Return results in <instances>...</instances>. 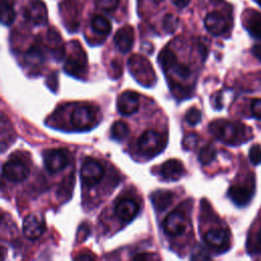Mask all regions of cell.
Wrapping results in <instances>:
<instances>
[{"mask_svg": "<svg viewBox=\"0 0 261 261\" xmlns=\"http://www.w3.org/2000/svg\"><path fill=\"white\" fill-rule=\"evenodd\" d=\"M210 132L221 142L237 146L241 145L251 137V130L241 122H233L224 119H217L210 123Z\"/></svg>", "mask_w": 261, "mask_h": 261, "instance_id": "6da1fadb", "label": "cell"}, {"mask_svg": "<svg viewBox=\"0 0 261 261\" xmlns=\"http://www.w3.org/2000/svg\"><path fill=\"white\" fill-rule=\"evenodd\" d=\"M166 143L167 140L161 133L154 129H147L140 136L138 147L144 154L156 155L164 150Z\"/></svg>", "mask_w": 261, "mask_h": 261, "instance_id": "7a4b0ae2", "label": "cell"}, {"mask_svg": "<svg viewBox=\"0 0 261 261\" xmlns=\"http://www.w3.org/2000/svg\"><path fill=\"white\" fill-rule=\"evenodd\" d=\"M129 69L133 72V75L145 86H151L154 83L155 74L151 63L142 55H133L128 59Z\"/></svg>", "mask_w": 261, "mask_h": 261, "instance_id": "3957f363", "label": "cell"}, {"mask_svg": "<svg viewBox=\"0 0 261 261\" xmlns=\"http://www.w3.org/2000/svg\"><path fill=\"white\" fill-rule=\"evenodd\" d=\"M71 52L65 62L64 70L68 72L71 75L74 76H81L83 73H85L87 68V58L86 54L83 50V48L80 46V44L74 41L71 42Z\"/></svg>", "mask_w": 261, "mask_h": 261, "instance_id": "277c9868", "label": "cell"}, {"mask_svg": "<svg viewBox=\"0 0 261 261\" xmlns=\"http://www.w3.org/2000/svg\"><path fill=\"white\" fill-rule=\"evenodd\" d=\"M3 176L10 181H22L30 175L29 165L19 158L7 160L2 167Z\"/></svg>", "mask_w": 261, "mask_h": 261, "instance_id": "5b68a950", "label": "cell"}, {"mask_svg": "<svg viewBox=\"0 0 261 261\" xmlns=\"http://www.w3.org/2000/svg\"><path fill=\"white\" fill-rule=\"evenodd\" d=\"M69 161V154L64 149H50L44 153V164L48 171L55 173L65 168Z\"/></svg>", "mask_w": 261, "mask_h": 261, "instance_id": "8992f818", "label": "cell"}, {"mask_svg": "<svg viewBox=\"0 0 261 261\" xmlns=\"http://www.w3.org/2000/svg\"><path fill=\"white\" fill-rule=\"evenodd\" d=\"M104 176V168L101 163L93 158H87L81 168V177L88 186H94Z\"/></svg>", "mask_w": 261, "mask_h": 261, "instance_id": "52a82bcc", "label": "cell"}, {"mask_svg": "<svg viewBox=\"0 0 261 261\" xmlns=\"http://www.w3.org/2000/svg\"><path fill=\"white\" fill-rule=\"evenodd\" d=\"M73 127L77 130H87L95 124V113L88 106H76L70 116Z\"/></svg>", "mask_w": 261, "mask_h": 261, "instance_id": "ba28073f", "label": "cell"}, {"mask_svg": "<svg viewBox=\"0 0 261 261\" xmlns=\"http://www.w3.org/2000/svg\"><path fill=\"white\" fill-rule=\"evenodd\" d=\"M188 219L181 211L174 210L170 212L164 220V230L168 236L178 237L188 228Z\"/></svg>", "mask_w": 261, "mask_h": 261, "instance_id": "9c48e42d", "label": "cell"}, {"mask_svg": "<svg viewBox=\"0 0 261 261\" xmlns=\"http://www.w3.org/2000/svg\"><path fill=\"white\" fill-rule=\"evenodd\" d=\"M22 230L28 239H39L46 230V224L43 216L38 213L27 215L22 222Z\"/></svg>", "mask_w": 261, "mask_h": 261, "instance_id": "30bf717a", "label": "cell"}, {"mask_svg": "<svg viewBox=\"0 0 261 261\" xmlns=\"http://www.w3.org/2000/svg\"><path fill=\"white\" fill-rule=\"evenodd\" d=\"M24 17L35 25H44L48 21V12L45 3L41 0H33L23 11Z\"/></svg>", "mask_w": 261, "mask_h": 261, "instance_id": "8fae6325", "label": "cell"}, {"mask_svg": "<svg viewBox=\"0 0 261 261\" xmlns=\"http://www.w3.org/2000/svg\"><path fill=\"white\" fill-rule=\"evenodd\" d=\"M139 94L134 91H125L117 98V110L122 115H132L138 111L140 105Z\"/></svg>", "mask_w": 261, "mask_h": 261, "instance_id": "7c38bea8", "label": "cell"}, {"mask_svg": "<svg viewBox=\"0 0 261 261\" xmlns=\"http://www.w3.org/2000/svg\"><path fill=\"white\" fill-rule=\"evenodd\" d=\"M204 24L206 30L214 36H220L228 29L227 19L217 11L208 13L204 19Z\"/></svg>", "mask_w": 261, "mask_h": 261, "instance_id": "4fadbf2b", "label": "cell"}, {"mask_svg": "<svg viewBox=\"0 0 261 261\" xmlns=\"http://www.w3.org/2000/svg\"><path fill=\"white\" fill-rule=\"evenodd\" d=\"M204 240L207 245L214 248L215 250L223 251L228 248L229 236L227 230L223 228H212L205 233Z\"/></svg>", "mask_w": 261, "mask_h": 261, "instance_id": "5bb4252c", "label": "cell"}, {"mask_svg": "<svg viewBox=\"0 0 261 261\" xmlns=\"http://www.w3.org/2000/svg\"><path fill=\"white\" fill-rule=\"evenodd\" d=\"M135 32L133 27L124 25L114 35V44L121 53H127L134 46Z\"/></svg>", "mask_w": 261, "mask_h": 261, "instance_id": "9a60e30c", "label": "cell"}, {"mask_svg": "<svg viewBox=\"0 0 261 261\" xmlns=\"http://www.w3.org/2000/svg\"><path fill=\"white\" fill-rule=\"evenodd\" d=\"M254 195V186L236 185L228 190V197L238 206H246Z\"/></svg>", "mask_w": 261, "mask_h": 261, "instance_id": "2e32d148", "label": "cell"}, {"mask_svg": "<svg viewBox=\"0 0 261 261\" xmlns=\"http://www.w3.org/2000/svg\"><path fill=\"white\" fill-rule=\"evenodd\" d=\"M139 212V206L137 202L129 198L120 199L115 205V213L117 217L125 222L132 221Z\"/></svg>", "mask_w": 261, "mask_h": 261, "instance_id": "e0dca14e", "label": "cell"}, {"mask_svg": "<svg viewBox=\"0 0 261 261\" xmlns=\"http://www.w3.org/2000/svg\"><path fill=\"white\" fill-rule=\"evenodd\" d=\"M47 47L56 60H61L65 54V47L59 33L51 28L47 33Z\"/></svg>", "mask_w": 261, "mask_h": 261, "instance_id": "ac0fdd59", "label": "cell"}, {"mask_svg": "<svg viewBox=\"0 0 261 261\" xmlns=\"http://www.w3.org/2000/svg\"><path fill=\"white\" fill-rule=\"evenodd\" d=\"M161 173L164 178L169 180H177L185 173L182 163L177 159H169L165 161L161 168Z\"/></svg>", "mask_w": 261, "mask_h": 261, "instance_id": "d6986e66", "label": "cell"}, {"mask_svg": "<svg viewBox=\"0 0 261 261\" xmlns=\"http://www.w3.org/2000/svg\"><path fill=\"white\" fill-rule=\"evenodd\" d=\"M150 199L155 210L158 212H161L165 210L172 203L174 199V194L170 191L159 190L152 193Z\"/></svg>", "mask_w": 261, "mask_h": 261, "instance_id": "ffe728a7", "label": "cell"}, {"mask_svg": "<svg viewBox=\"0 0 261 261\" xmlns=\"http://www.w3.org/2000/svg\"><path fill=\"white\" fill-rule=\"evenodd\" d=\"M45 61V53L38 44L32 45L24 53V62L29 66H40Z\"/></svg>", "mask_w": 261, "mask_h": 261, "instance_id": "44dd1931", "label": "cell"}, {"mask_svg": "<svg viewBox=\"0 0 261 261\" xmlns=\"http://www.w3.org/2000/svg\"><path fill=\"white\" fill-rule=\"evenodd\" d=\"M246 28L253 38L261 40V13L252 11L246 20Z\"/></svg>", "mask_w": 261, "mask_h": 261, "instance_id": "7402d4cb", "label": "cell"}, {"mask_svg": "<svg viewBox=\"0 0 261 261\" xmlns=\"http://www.w3.org/2000/svg\"><path fill=\"white\" fill-rule=\"evenodd\" d=\"M92 30L101 36H107L111 32V22L104 15H95L91 21Z\"/></svg>", "mask_w": 261, "mask_h": 261, "instance_id": "603a6c76", "label": "cell"}, {"mask_svg": "<svg viewBox=\"0 0 261 261\" xmlns=\"http://www.w3.org/2000/svg\"><path fill=\"white\" fill-rule=\"evenodd\" d=\"M158 62L161 65L162 69L169 70L177 63L176 55L167 48L163 49L158 55Z\"/></svg>", "mask_w": 261, "mask_h": 261, "instance_id": "cb8c5ba5", "label": "cell"}, {"mask_svg": "<svg viewBox=\"0 0 261 261\" xmlns=\"http://www.w3.org/2000/svg\"><path fill=\"white\" fill-rule=\"evenodd\" d=\"M128 125L122 120L115 121L111 126V137L116 141H122L128 136Z\"/></svg>", "mask_w": 261, "mask_h": 261, "instance_id": "d4e9b609", "label": "cell"}, {"mask_svg": "<svg viewBox=\"0 0 261 261\" xmlns=\"http://www.w3.org/2000/svg\"><path fill=\"white\" fill-rule=\"evenodd\" d=\"M15 18L12 5L7 0H1V21L5 25H10Z\"/></svg>", "mask_w": 261, "mask_h": 261, "instance_id": "484cf974", "label": "cell"}, {"mask_svg": "<svg viewBox=\"0 0 261 261\" xmlns=\"http://www.w3.org/2000/svg\"><path fill=\"white\" fill-rule=\"evenodd\" d=\"M216 157V149L212 144L205 145L199 152L198 159L203 165L211 163Z\"/></svg>", "mask_w": 261, "mask_h": 261, "instance_id": "4316f807", "label": "cell"}, {"mask_svg": "<svg viewBox=\"0 0 261 261\" xmlns=\"http://www.w3.org/2000/svg\"><path fill=\"white\" fill-rule=\"evenodd\" d=\"M179 24V18L172 13H167L162 19V28L167 34H172L176 31Z\"/></svg>", "mask_w": 261, "mask_h": 261, "instance_id": "83f0119b", "label": "cell"}, {"mask_svg": "<svg viewBox=\"0 0 261 261\" xmlns=\"http://www.w3.org/2000/svg\"><path fill=\"white\" fill-rule=\"evenodd\" d=\"M201 118H202V113L201 111L196 108V107H192L190 108L187 113H186V116H185V119L186 121L190 124V125H196L198 124L200 121H201Z\"/></svg>", "mask_w": 261, "mask_h": 261, "instance_id": "f1b7e54d", "label": "cell"}, {"mask_svg": "<svg viewBox=\"0 0 261 261\" xmlns=\"http://www.w3.org/2000/svg\"><path fill=\"white\" fill-rule=\"evenodd\" d=\"M171 69H172L173 73H174L176 76H178L179 79H181V80H187V79H189V77L191 76V74H192L191 68H190L188 65L182 64V63H176Z\"/></svg>", "mask_w": 261, "mask_h": 261, "instance_id": "f546056e", "label": "cell"}, {"mask_svg": "<svg viewBox=\"0 0 261 261\" xmlns=\"http://www.w3.org/2000/svg\"><path fill=\"white\" fill-rule=\"evenodd\" d=\"M119 0H96L97 6L104 11H112L118 6Z\"/></svg>", "mask_w": 261, "mask_h": 261, "instance_id": "4dcf8cb0", "label": "cell"}, {"mask_svg": "<svg viewBox=\"0 0 261 261\" xmlns=\"http://www.w3.org/2000/svg\"><path fill=\"white\" fill-rule=\"evenodd\" d=\"M249 158L254 165L261 163V147L259 145H254L251 147L249 151Z\"/></svg>", "mask_w": 261, "mask_h": 261, "instance_id": "1f68e13d", "label": "cell"}, {"mask_svg": "<svg viewBox=\"0 0 261 261\" xmlns=\"http://www.w3.org/2000/svg\"><path fill=\"white\" fill-rule=\"evenodd\" d=\"M198 144V136L195 134H189L185 136L182 140V147L185 150H192Z\"/></svg>", "mask_w": 261, "mask_h": 261, "instance_id": "d6a6232c", "label": "cell"}, {"mask_svg": "<svg viewBox=\"0 0 261 261\" xmlns=\"http://www.w3.org/2000/svg\"><path fill=\"white\" fill-rule=\"evenodd\" d=\"M251 111L256 118L261 119V99H255L252 102Z\"/></svg>", "mask_w": 261, "mask_h": 261, "instance_id": "836d02e7", "label": "cell"}, {"mask_svg": "<svg viewBox=\"0 0 261 261\" xmlns=\"http://www.w3.org/2000/svg\"><path fill=\"white\" fill-rule=\"evenodd\" d=\"M159 257L156 256V254H153V253H139L137 255H135L133 257V259L135 260H146V259H158Z\"/></svg>", "mask_w": 261, "mask_h": 261, "instance_id": "e575fe53", "label": "cell"}, {"mask_svg": "<svg viewBox=\"0 0 261 261\" xmlns=\"http://www.w3.org/2000/svg\"><path fill=\"white\" fill-rule=\"evenodd\" d=\"M254 250L258 254H261V228L257 232V236H256V239H255V243H254Z\"/></svg>", "mask_w": 261, "mask_h": 261, "instance_id": "d590c367", "label": "cell"}, {"mask_svg": "<svg viewBox=\"0 0 261 261\" xmlns=\"http://www.w3.org/2000/svg\"><path fill=\"white\" fill-rule=\"evenodd\" d=\"M252 54L261 61V44H256L252 47Z\"/></svg>", "mask_w": 261, "mask_h": 261, "instance_id": "8d00e7d4", "label": "cell"}, {"mask_svg": "<svg viewBox=\"0 0 261 261\" xmlns=\"http://www.w3.org/2000/svg\"><path fill=\"white\" fill-rule=\"evenodd\" d=\"M171 2L178 8H184L186 6H188V4L190 3V0H171Z\"/></svg>", "mask_w": 261, "mask_h": 261, "instance_id": "74e56055", "label": "cell"}, {"mask_svg": "<svg viewBox=\"0 0 261 261\" xmlns=\"http://www.w3.org/2000/svg\"><path fill=\"white\" fill-rule=\"evenodd\" d=\"M254 1H255V2H257V3L261 6V0H254Z\"/></svg>", "mask_w": 261, "mask_h": 261, "instance_id": "f35d334b", "label": "cell"}, {"mask_svg": "<svg viewBox=\"0 0 261 261\" xmlns=\"http://www.w3.org/2000/svg\"><path fill=\"white\" fill-rule=\"evenodd\" d=\"M153 1H155V2H161V1H163V0H153Z\"/></svg>", "mask_w": 261, "mask_h": 261, "instance_id": "ab89813d", "label": "cell"}]
</instances>
